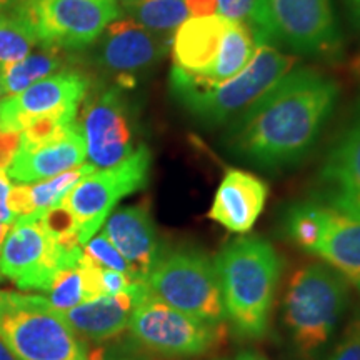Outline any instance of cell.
Listing matches in <instances>:
<instances>
[{
  "label": "cell",
  "instance_id": "obj_1",
  "mask_svg": "<svg viewBox=\"0 0 360 360\" xmlns=\"http://www.w3.org/2000/svg\"><path fill=\"white\" fill-rule=\"evenodd\" d=\"M340 89L322 72L294 67L229 125L225 146L255 167L283 169L315 146Z\"/></svg>",
  "mask_w": 360,
  "mask_h": 360
},
{
  "label": "cell",
  "instance_id": "obj_2",
  "mask_svg": "<svg viewBox=\"0 0 360 360\" xmlns=\"http://www.w3.org/2000/svg\"><path fill=\"white\" fill-rule=\"evenodd\" d=\"M225 314L233 328L247 339L267 330L282 264L277 252L260 237H240L215 259Z\"/></svg>",
  "mask_w": 360,
  "mask_h": 360
},
{
  "label": "cell",
  "instance_id": "obj_3",
  "mask_svg": "<svg viewBox=\"0 0 360 360\" xmlns=\"http://www.w3.org/2000/svg\"><path fill=\"white\" fill-rule=\"evenodd\" d=\"M295 67V57L259 42L245 69L220 84H207L199 75L172 67L169 77L175 101L204 125L231 124Z\"/></svg>",
  "mask_w": 360,
  "mask_h": 360
},
{
  "label": "cell",
  "instance_id": "obj_4",
  "mask_svg": "<svg viewBox=\"0 0 360 360\" xmlns=\"http://www.w3.org/2000/svg\"><path fill=\"white\" fill-rule=\"evenodd\" d=\"M347 305V283L337 270L305 265L292 276L283 300V322L295 349L314 359L326 347Z\"/></svg>",
  "mask_w": 360,
  "mask_h": 360
},
{
  "label": "cell",
  "instance_id": "obj_5",
  "mask_svg": "<svg viewBox=\"0 0 360 360\" xmlns=\"http://www.w3.org/2000/svg\"><path fill=\"white\" fill-rule=\"evenodd\" d=\"M250 27L259 42L314 58L335 60L344 51L334 0H257Z\"/></svg>",
  "mask_w": 360,
  "mask_h": 360
},
{
  "label": "cell",
  "instance_id": "obj_6",
  "mask_svg": "<svg viewBox=\"0 0 360 360\" xmlns=\"http://www.w3.org/2000/svg\"><path fill=\"white\" fill-rule=\"evenodd\" d=\"M0 339L20 360H87V349L45 297L0 290Z\"/></svg>",
  "mask_w": 360,
  "mask_h": 360
},
{
  "label": "cell",
  "instance_id": "obj_7",
  "mask_svg": "<svg viewBox=\"0 0 360 360\" xmlns=\"http://www.w3.org/2000/svg\"><path fill=\"white\" fill-rule=\"evenodd\" d=\"M146 282L150 294L180 312L214 326L227 321L217 270L199 250L160 254Z\"/></svg>",
  "mask_w": 360,
  "mask_h": 360
},
{
  "label": "cell",
  "instance_id": "obj_8",
  "mask_svg": "<svg viewBox=\"0 0 360 360\" xmlns=\"http://www.w3.org/2000/svg\"><path fill=\"white\" fill-rule=\"evenodd\" d=\"M150 165L152 152L141 143L129 159L89 174L72 188L62 204L75 220L80 244L85 245L96 236L124 197L147 186Z\"/></svg>",
  "mask_w": 360,
  "mask_h": 360
},
{
  "label": "cell",
  "instance_id": "obj_9",
  "mask_svg": "<svg viewBox=\"0 0 360 360\" xmlns=\"http://www.w3.org/2000/svg\"><path fill=\"white\" fill-rule=\"evenodd\" d=\"M13 12L34 30L40 45L80 52L120 19L119 0H35Z\"/></svg>",
  "mask_w": 360,
  "mask_h": 360
},
{
  "label": "cell",
  "instance_id": "obj_10",
  "mask_svg": "<svg viewBox=\"0 0 360 360\" xmlns=\"http://www.w3.org/2000/svg\"><path fill=\"white\" fill-rule=\"evenodd\" d=\"M132 339L165 357H193L212 349L222 328L170 307L150 290L139 300L129 321Z\"/></svg>",
  "mask_w": 360,
  "mask_h": 360
},
{
  "label": "cell",
  "instance_id": "obj_11",
  "mask_svg": "<svg viewBox=\"0 0 360 360\" xmlns=\"http://www.w3.org/2000/svg\"><path fill=\"white\" fill-rule=\"evenodd\" d=\"M127 89L109 85L84 98L82 130L89 164L97 170L114 167L137 150V127Z\"/></svg>",
  "mask_w": 360,
  "mask_h": 360
},
{
  "label": "cell",
  "instance_id": "obj_12",
  "mask_svg": "<svg viewBox=\"0 0 360 360\" xmlns=\"http://www.w3.org/2000/svg\"><path fill=\"white\" fill-rule=\"evenodd\" d=\"M69 267L39 215L17 217L0 247V276L22 290L47 292L58 270Z\"/></svg>",
  "mask_w": 360,
  "mask_h": 360
},
{
  "label": "cell",
  "instance_id": "obj_13",
  "mask_svg": "<svg viewBox=\"0 0 360 360\" xmlns=\"http://www.w3.org/2000/svg\"><path fill=\"white\" fill-rule=\"evenodd\" d=\"M170 34L154 32L127 17L103 30L94 49V64L124 89H134L141 75L150 72L170 51Z\"/></svg>",
  "mask_w": 360,
  "mask_h": 360
},
{
  "label": "cell",
  "instance_id": "obj_14",
  "mask_svg": "<svg viewBox=\"0 0 360 360\" xmlns=\"http://www.w3.org/2000/svg\"><path fill=\"white\" fill-rule=\"evenodd\" d=\"M90 90V79L77 69H65L0 102V130L22 132L34 120L53 112L79 109Z\"/></svg>",
  "mask_w": 360,
  "mask_h": 360
},
{
  "label": "cell",
  "instance_id": "obj_15",
  "mask_svg": "<svg viewBox=\"0 0 360 360\" xmlns=\"http://www.w3.org/2000/svg\"><path fill=\"white\" fill-rule=\"evenodd\" d=\"M319 192L327 207L360 219V110L328 152L319 174Z\"/></svg>",
  "mask_w": 360,
  "mask_h": 360
},
{
  "label": "cell",
  "instance_id": "obj_16",
  "mask_svg": "<svg viewBox=\"0 0 360 360\" xmlns=\"http://www.w3.org/2000/svg\"><path fill=\"white\" fill-rule=\"evenodd\" d=\"M102 232L129 264L134 277L146 281L162 254L147 202L117 209L107 217Z\"/></svg>",
  "mask_w": 360,
  "mask_h": 360
},
{
  "label": "cell",
  "instance_id": "obj_17",
  "mask_svg": "<svg viewBox=\"0 0 360 360\" xmlns=\"http://www.w3.org/2000/svg\"><path fill=\"white\" fill-rule=\"evenodd\" d=\"M85 159L87 150L77 122L69 132L51 142L34 147L19 146L6 172L8 179L15 180L17 184H34L79 167L85 164Z\"/></svg>",
  "mask_w": 360,
  "mask_h": 360
},
{
  "label": "cell",
  "instance_id": "obj_18",
  "mask_svg": "<svg viewBox=\"0 0 360 360\" xmlns=\"http://www.w3.org/2000/svg\"><path fill=\"white\" fill-rule=\"evenodd\" d=\"M269 187L257 175L229 169L214 195L209 219L232 233H247L262 214Z\"/></svg>",
  "mask_w": 360,
  "mask_h": 360
},
{
  "label": "cell",
  "instance_id": "obj_19",
  "mask_svg": "<svg viewBox=\"0 0 360 360\" xmlns=\"http://www.w3.org/2000/svg\"><path fill=\"white\" fill-rule=\"evenodd\" d=\"M147 290V282L142 281L122 294L102 295L60 315L77 335L94 342H105L129 327L130 315Z\"/></svg>",
  "mask_w": 360,
  "mask_h": 360
},
{
  "label": "cell",
  "instance_id": "obj_20",
  "mask_svg": "<svg viewBox=\"0 0 360 360\" xmlns=\"http://www.w3.org/2000/svg\"><path fill=\"white\" fill-rule=\"evenodd\" d=\"M231 20L214 13L205 17H191L174 30L170 39L172 67L193 75H209L217 60L220 45Z\"/></svg>",
  "mask_w": 360,
  "mask_h": 360
},
{
  "label": "cell",
  "instance_id": "obj_21",
  "mask_svg": "<svg viewBox=\"0 0 360 360\" xmlns=\"http://www.w3.org/2000/svg\"><path fill=\"white\" fill-rule=\"evenodd\" d=\"M314 255L322 257L360 289V219L328 207L326 231Z\"/></svg>",
  "mask_w": 360,
  "mask_h": 360
},
{
  "label": "cell",
  "instance_id": "obj_22",
  "mask_svg": "<svg viewBox=\"0 0 360 360\" xmlns=\"http://www.w3.org/2000/svg\"><path fill=\"white\" fill-rule=\"evenodd\" d=\"M96 170L94 165L82 164L56 177L39 180L34 184L12 186L11 195H8L12 214L15 215V219L27 217V215H42L52 207L62 204L72 188Z\"/></svg>",
  "mask_w": 360,
  "mask_h": 360
},
{
  "label": "cell",
  "instance_id": "obj_23",
  "mask_svg": "<svg viewBox=\"0 0 360 360\" xmlns=\"http://www.w3.org/2000/svg\"><path fill=\"white\" fill-rule=\"evenodd\" d=\"M72 62H74V52L56 45H39L37 51L30 52L22 60L0 67L4 96H17L30 85L51 77L57 72L70 69L69 64Z\"/></svg>",
  "mask_w": 360,
  "mask_h": 360
},
{
  "label": "cell",
  "instance_id": "obj_24",
  "mask_svg": "<svg viewBox=\"0 0 360 360\" xmlns=\"http://www.w3.org/2000/svg\"><path fill=\"white\" fill-rule=\"evenodd\" d=\"M257 45L259 40L249 24L231 20L212 70L205 77L204 75H199V77L204 79L207 84H220L236 77L238 72L245 69V65L252 60L257 51Z\"/></svg>",
  "mask_w": 360,
  "mask_h": 360
},
{
  "label": "cell",
  "instance_id": "obj_25",
  "mask_svg": "<svg viewBox=\"0 0 360 360\" xmlns=\"http://www.w3.org/2000/svg\"><path fill=\"white\" fill-rule=\"evenodd\" d=\"M120 12L146 29L172 34L177 27L191 19L186 0H119Z\"/></svg>",
  "mask_w": 360,
  "mask_h": 360
},
{
  "label": "cell",
  "instance_id": "obj_26",
  "mask_svg": "<svg viewBox=\"0 0 360 360\" xmlns=\"http://www.w3.org/2000/svg\"><path fill=\"white\" fill-rule=\"evenodd\" d=\"M328 207L319 202H302L285 215V232L300 249L315 254L326 231Z\"/></svg>",
  "mask_w": 360,
  "mask_h": 360
},
{
  "label": "cell",
  "instance_id": "obj_27",
  "mask_svg": "<svg viewBox=\"0 0 360 360\" xmlns=\"http://www.w3.org/2000/svg\"><path fill=\"white\" fill-rule=\"evenodd\" d=\"M39 45L34 30L15 12L0 13V67L22 60Z\"/></svg>",
  "mask_w": 360,
  "mask_h": 360
},
{
  "label": "cell",
  "instance_id": "obj_28",
  "mask_svg": "<svg viewBox=\"0 0 360 360\" xmlns=\"http://www.w3.org/2000/svg\"><path fill=\"white\" fill-rule=\"evenodd\" d=\"M82 257L101 269L117 270V272L129 274V276L134 277L129 264L125 262V259L119 254V250L112 245V242L105 237L103 232L98 233V236H94L87 244L82 247Z\"/></svg>",
  "mask_w": 360,
  "mask_h": 360
},
{
  "label": "cell",
  "instance_id": "obj_29",
  "mask_svg": "<svg viewBox=\"0 0 360 360\" xmlns=\"http://www.w3.org/2000/svg\"><path fill=\"white\" fill-rule=\"evenodd\" d=\"M327 360H360V317L354 319Z\"/></svg>",
  "mask_w": 360,
  "mask_h": 360
},
{
  "label": "cell",
  "instance_id": "obj_30",
  "mask_svg": "<svg viewBox=\"0 0 360 360\" xmlns=\"http://www.w3.org/2000/svg\"><path fill=\"white\" fill-rule=\"evenodd\" d=\"M257 0H217V13L233 22L250 25Z\"/></svg>",
  "mask_w": 360,
  "mask_h": 360
},
{
  "label": "cell",
  "instance_id": "obj_31",
  "mask_svg": "<svg viewBox=\"0 0 360 360\" xmlns=\"http://www.w3.org/2000/svg\"><path fill=\"white\" fill-rule=\"evenodd\" d=\"M20 146V132L0 130V169H7Z\"/></svg>",
  "mask_w": 360,
  "mask_h": 360
},
{
  "label": "cell",
  "instance_id": "obj_32",
  "mask_svg": "<svg viewBox=\"0 0 360 360\" xmlns=\"http://www.w3.org/2000/svg\"><path fill=\"white\" fill-rule=\"evenodd\" d=\"M87 360H143L129 347H97L87 354Z\"/></svg>",
  "mask_w": 360,
  "mask_h": 360
},
{
  "label": "cell",
  "instance_id": "obj_33",
  "mask_svg": "<svg viewBox=\"0 0 360 360\" xmlns=\"http://www.w3.org/2000/svg\"><path fill=\"white\" fill-rule=\"evenodd\" d=\"M12 182L8 179L6 170L0 169V222L12 225L15 222V215L12 214L11 204H8V195H11Z\"/></svg>",
  "mask_w": 360,
  "mask_h": 360
},
{
  "label": "cell",
  "instance_id": "obj_34",
  "mask_svg": "<svg viewBox=\"0 0 360 360\" xmlns=\"http://www.w3.org/2000/svg\"><path fill=\"white\" fill-rule=\"evenodd\" d=\"M191 17H205L217 13V0H186Z\"/></svg>",
  "mask_w": 360,
  "mask_h": 360
},
{
  "label": "cell",
  "instance_id": "obj_35",
  "mask_svg": "<svg viewBox=\"0 0 360 360\" xmlns=\"http://www.w3.org/2000/svg\"><path fill=\"white\" fill-rule=\"evenodd\" d=\"M345 6H347L350 22L355 29L360 30V0H345Z\"/></svg>",
  "mask_w": 360,
  "mask_h": 360
},
{
  "label": "cell",
  "instance_id": "obj_36",
  "mask_svg": "<svg viewBox=\"0 0 360 360\" xmlns=\"http://www.w3.org/2000/svg\"><path fill=\"white\" fill-rule=\"evenodd\" d=\"M349 74L352 75L354 79L360 80V51L355 53V56L352 57V60H350L349 64Z\"/></svg>",
  "mask_w": 360,
  "mask_h": 360
},
{
  "label": "cell",
  "instance_id": "obj_37",
  "mask_svg": "<svg viewBox=\"0 0 360 360\" xmlns=\"http://www.w3.org/2000/svg\"><path fill=\"white\" fill-rule=\"evenodd\" d=\"M0 360H20L2 339H0Z\"/></svg>",
  "mask_w": 360,
  "mask_h": 360
},
{
  "label": "cell",
  "instance_id": "obj_38",
  "mask_svg": "<svg viewBox=\"0 0 360 360\" xmlns=\"http://www.w3.org/2000/svg\"><path fill=\"white\" fill-rule=\"evenodd\" d=\"M8 229H11V225L0 222V247H2V244H4V238H6ZM0 281H2V276H0Z\"/></svg>",
  "mask_w": 360,
  "mask_h": 360
},
{
  "label": "cell",
  "instance_id": "obj_39",
  "mask_svg": "<svg viewBox=\"0 0 360 360\" xmlns=\"http://www.w3.org/2000/svg\"><path fill=\"white\" fill-rule=\"evenodd\" d=\"M35 2V0H11L12 4V11L13 8H19V7H24V6H29V4Z\"/></svg>",
  "mask_w": 360,
  "mask_h": 360
},
{
  "label": "cell",
  "instance_id": "obj_40",
  "mask_svg": "<svg viewBox=\"0 0 360 360\" xmlns=\"http://www.w3.org/2000/svg\"><path fill=\"white\" fill-rule=\"evenodd\" d=\"M12 12V4L11 0H0V13Z\"/></svg>",
  "mask_w": 360,
  "mask_h": 360
},
{
  "label": "cell",
  "instance_id": "obj_41",
  "mask_svg": "<svg viewBox=\"0 0 360 360\" xmlns=\"http://www.w3.org/2000/svg\"><path fill=\"white\" fill-rule=\"evenodd\" d=\"M236 360H264V359L259 357V355H254V354H242V355H238Z\"/></svg>",
  "mask_w": 360,
  "mask_h": 360
},
{
  "label": "cell",
  "instance_id": "obj_42",
  "mask_svg": "<svg viewBox=\"0 0 360 360\" xmlns=\"http://www.w3.org/2000/svg\"><path fill=\"white\" fill-rule=\"evenodd\" d=\"M2 96H4V87H2V77H0V102H2Z\"/></svg>",
  "mask_w": 360,
  "mask_h": 360
}]
</instances>
